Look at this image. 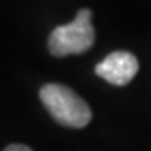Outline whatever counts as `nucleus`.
<instances>
[{
	"label": "nucleus",
	"instance_id": "f257e3e1",
	"mask_svg": "<svg viewBox=\"0 0 151 151\" xmlns=\"http://www.w3.org/2000/svg\"><path fill=\"white\" fill-rule=\"evenodd\" d=\"M45 108L59 123L70 128H83L91 120L88 104L71 88L59 83H48L39 93Z\"/></svg>",
	"mask_w": 151,
	"mask_h": 151
},
{
	"label": "nucleus",
	"instance_id": "f03ea898",
	"mask_svg": "<svg viewBox=\"0 0 151 151\" xmlns=\"http://www.w3.org/2000/svg\"><path fill=\"white\" fill-rule=\"evenodd\" d=\"M91 16V11L83 8L77 12L71 23L52 29L48 40V48L52 56L63 57L68 54H82L90 50L94 43Z\"/></svg>",
	"mask_w": 151,
	"mask_h": 151
},
{
	"label": "nucleus",
	"instance_id": "7ed1b4c3",
	"mask_svg": "<svg viewBox=\"0 0 151 151\" xmlns=\"http://www.w3.org/2000/svg\"><path fill=\"white\" fill-rule=\"evenodd\" d=\"M139 71V62L131 52L116 51L97 63L96 74L113 85H127Z\"/></svg>",
	"mask_w": 151,
	"mask_h": 151
},
{
	"label": "nucleus",
	"instance_id": "20e7f679",
	"mask_svg": "<svg viewBox=\"0 0 151 151\" xmlns=\"http://www.w3.org/2000/svg\"><path fill=\"white\" fill-rule=\"evenodd\" d=\"M5 151H32L31 148H28L26 145H20V143H14V145L6 147Z\"/></svg>",
	"mask_w": 151,
	"mask_h": 151
}]
</instances>
